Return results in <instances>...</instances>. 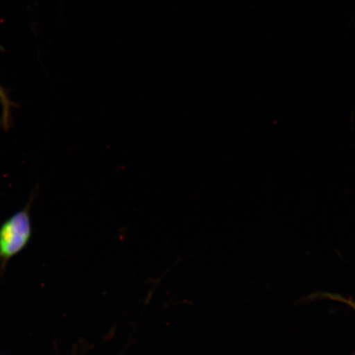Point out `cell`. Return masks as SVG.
Masks as SVG:
<instances>
[{
    "instance_id": "obj_1",
    "label": "cell",
    "mask_w": 355,
    "mask_h": 355,
    "mask_svg": "<svg viewBox=\"0 0 355 355\" xmlns=\"http://www.w3.org/2000/svg\"><path fill=\"white\" fill-rule=\"evenodd\" d=\"M32 225L28 207L15 213L0 228V255L10 257L15 255L29 241Z\"/></svg>"
},
{
    "instance_id": "obj_2",
    "label": "cell",
    "mask_w": 355,
    "mask_h": 355,
    "mask_svg": "<svg viewBox=\"0 0 355 355\" xmlns=\"http://www.w3.org/2000/svg\"><path fill=\"white\" fill-rule=\"evenodd\" d=\"M0 105H1L2 108V125L7 130V128L10 126L12 121V102L10 98H8L6 91L3 90V88L1 87V85H0Z\"/></svg>"
},
{
    "instance_id": "obj_3",
    "label": "cell",
    "mask_w": 355,
    "mask_h": 355,
    "mask_svg": "<svg viewBox=\"0 0 355 355\" xmlns=\"http://www.w3.org/2000/svg\"><path fill=\"white\" fill-rule=\"evenodd\" d=\"M322 295L324 297H327L328 299L343 302V303L347 304L348 305L352 306V308L355 309V302L350 300H346L343 296L331 294H323Z\"/></svg>"
}]
</instances>
